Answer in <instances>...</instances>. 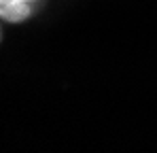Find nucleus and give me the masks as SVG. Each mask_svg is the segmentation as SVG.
I'll return each mask as SVG.
<instances>
[{
    "mask_svg": "<svg viewBox=\"0 0 157 153\" xmlns=\"http://www.w3.org/2000/svg\"><path fill=\"white\" fill-rule=\"evenodd\" d=\"M36 0H0V17L11 24L26 22L32 15V4Z\"/></svg>",
    "mask_w": 157,
    "mask_h": 153,
    "instance_id": "nucleus-1",
    "label": "nucleus"
}]
</instances>
